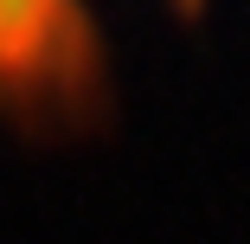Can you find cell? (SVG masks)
Returning a JSON list of instances; mask_svg holds the SVG:
<instances>
[{
  "label": "cell",
  "mask_w": 250,
  "mask_h": 244,
  "mask_svg": "<svg viewBox=\"0 0 250 244\" xmlns=\"http://www.w3.org/2000/svg\"><path fill=\"white\" fill-rule=\"evenodd\" d=\"M96 77L90 32L71 0H0V96L52 110Z\"/></svg>",
  "instance_id": "cell-1"
}]
</instances>
